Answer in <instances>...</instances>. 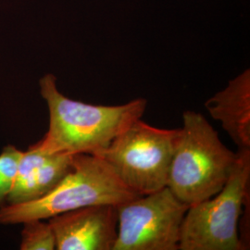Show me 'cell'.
Wrapping results in <instances>:
<instances>
[{"instance_id":"cell-1","label":"cell","mask_w":250,"mask_h":250,"mask_svg":"<svg viewBox=\"0 0 250 250\" xmlns=\"http://www.w3.org/2000/svg\"><path fill=\"white\" fill-rule=\"evenodd\" d=\"M56 82L53 74H46L39 83L49 111V126L45 136L33 146L45 153L94 155L142 119L146 107L145 99L118 106L72 100L59 91Z\"/></svg>"},{"instance_id":"cell-2","label":"cell","mask_w":250,"mask_h":250,"mask_svg":"<svg viewBox=\"0 0 250 250\" xmlns=\"http://www.w3.org/2000/svg\"><path fill=\"white\" fill-rule=\"evenodd\" d=\"M179 129L167 187L188 206L220 192L232 174L237 152L230 150L205 117L185 111Z\"/></svg>"},{"instance_id":"cell-3","label":"cell","mask_w":250,"mask_h":250,"mask_svg":"<svg viewBox=\"0 0 250 250\" xmlns=\"http://www.w3.org/2000/svg\"><path fill=\"white\" fill-rule=\"evenodd\" d=\"M140 197L125 187L104 161L91 154H75L72 169L41 198L0 208V224L46 220L83 207L119 205Z\"/></svg>"},{"instance_id":"cell-4","label":"cell","mask_w":250,"mask_h":250,"mask_svg":"<svg viewBox=\"0 0 250 250\" xmlns=\"http://www.w3.org/2000/svg\"><path fill=\"white\" fill-rule=\"evenodd\" d=\"M250 149H238L237 161L223 189L213 197L189 206L179 250H243L239 225L249 197Z\"/></svg>"},{"instance_id":"cell-5","label":"cell","mask_w":250,"mask_h":250,"mask_svg":"<svg viewBox=\"0 0 250 250\" xmlns=\"http://www.w3.org/2000/svg\"><path fill=\"white\" fill-rule=\"evenodd\" d=\"M179 129H161L139 119L94 154L138 196L167 187Z\"/></svg>"},{"instance_id":"cell-6","label":"cell","mask_w":250,"mask_h":250,"mask_svg":"<svg viewBox=\"0 0 250 250\" xmlns=\"http://www.w3.org/2000/svg\"><path fill=\"white\" fill-rule=\"evenodd\" d=\"M188 207L168 187L117 205L118 233L112 250H178Z\"/></svg>"},{"instance_id":"cell-7","label":"cell","mask_w":250,"mask_h":250,"mask_svg":"<svg viewBox=\"0 0 250 250\" xmlns=\"http://www.w3.org/2000/svg\"><path fill=\"white\" fill-rule=\"evenodd\" d=\"M58 250H112L118 233L116 205L87 206L48 219Z\"/></svg>"},{"instance_id":"cell-8","label":"cell","mask_w":250,"mask_h":250,"mask_svg":"<svg viewBox=\"0 0 250 250\" xmlns=\"http://www.w3.org/2000/svg\"><path fill=\"white\" fill-rule=\"evenodd\" d=\"M73 156L68 153H45L31 146L22 153L6 205L25 203L48 194L72 169Z\"/></svg>"},{"instance_id":"cell-9","label":"cell","mask_w":250,"mask_h":250,"mask_svg":"<svg viewBox=\"0 0 250 250\" xmlns=\"http://www.w3.org/2000/svg\"><path fill=\"white\" fill-rule=\"evenodd\" d=\"M238 149H250V71H244L205 102Z\"/></svg>"},{"instance_id":"cell-10","label":"cell","mask_w":250,"mask_h":250,"mask_svg":"<svg viewBox=\"0 0 250 250\" xmlns=\"http://www.w3.org/2000/svg\"><path fill=\"white\" fill-rule=\"evenodd\" d=\"M45 220L24 222L21 232V250H56V238L50 224Z\"/></svg>"},{"instance_id":"cell-11","label":"cell","mask_w":250,"mask_h":250,"mask_svg":"<svg viewBox=\"0 0 250 250\" xmlns=\"http://www.w3.org/2000/svg\"><path fill=\"white\" fill-rule=\"evenodd\" d=\"M23 152L14 146H7L0 154V188L6 198L12 188L18 172L19 164Z\"/></svg>"},{"instance_id":"cell-12","label":"cell","mask_w":250,"mask_h":250,"mask_svg":"<svg viewBox=\"0 0 250 250\" xmlns=\"http://www.w3.org/2000/svg\"><path fill=\"white\" fill-rule=\"evenodd\" d=\"M6 205V195L0 188V208Z\"/></svg>"}]
</instances>
